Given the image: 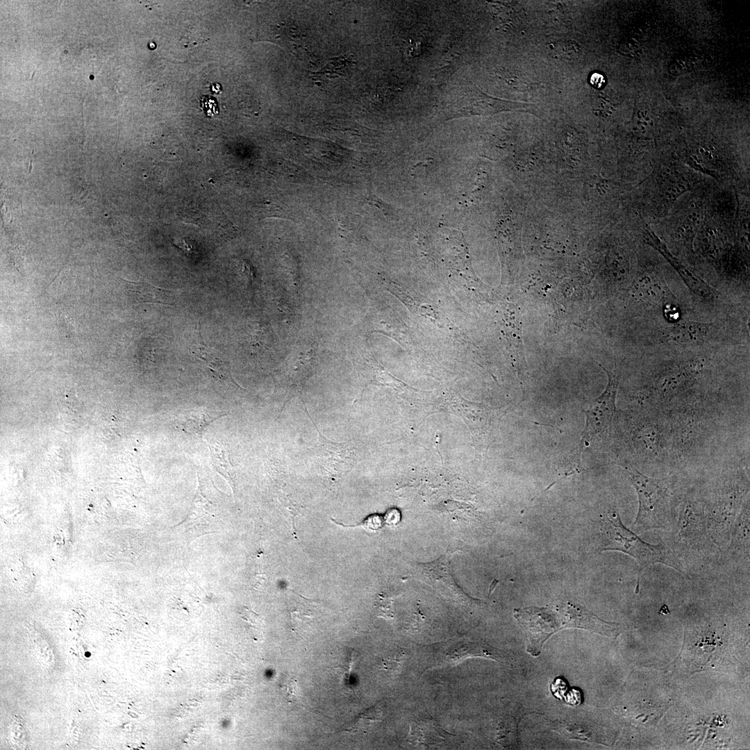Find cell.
<instances>
[{
    "mask_svg": "<svg viewBox=\"0 0 750 750\" xmlns=\"http://www.w3.org/2000/svg\"><path fill=\"white\" fill-rule=\"evenodd\" d=\"M597 540L601 551H622L635 558L639 565V575L657 563L685 574L681 563L669 548L663 544H651L641 540L623 524L619 514L613 509L601 519Z\"/></svg>",
    "mask_w": 750,
    "mask_h": 750,
    "instance_id": "obj_1",
    "label": "cell"
},
{
    "mask_svg": "<svg viewBox=\"0 0 750 750\" xmlns=\"http://www.w3.org/2000/svg\"><path fill=\"white\" fill-rule=\"evenodd\" d=\"M635 488L639 508L632 529L642 532L663 528L673 519L672 494L663 479L649 477L631 465H623Z\"/></svg>",
    "mask_w": 750,
    "mask_h": 750,
    "instance_id": "obj_2",
    "label": "cell"
},
{
    "mask_svg": "<svg viewBox=\"0 0 750 750\" xmlns=\"http://www.w3.org/2000/svg\"><path fill=\"white\" fill-rule=\"evenodd\" d=\"M444 120L474 115H490L501 112L536 109L533 103L518 102L491 97L471 83H463L453 90L442 107Z\"/></svg>",
    "mask_w": 750,
    "mask_h": 750,
    "instance_id": "obj_3",
    "label": "cell"
},
{
    "mask_svg": "<svg viewBox=\"0 0 750 750\" xmlns=\"http://www.w3.org/2000/svg\"><path fill=\"white\" fill-rule=\"evenodd\" d=\"M599 366L606 372L608 381L603 393L596 398L588 410H584L586 416L585 426L583 431L581 448L589 443L598 433L606 431L611 427L616 409V397L620 376L617 372L606 369L601 365Z\"/></svg>",
    "mask_w": 750,
    "mask_h": 750,
    "instance_id": "obj_4",
    "label": "cell"
},
{
    "mask_svg": "<svg viewBox=\"0 0 750 750\" xmlns=\"http://www.w3.org/2000/svg\"><path fill=\"white\" fill-rule=\"evenodd\" d=\"M447 551L438 559L427 563H415L412 577L422 581L441 594L465 602L472 601L456 583L451 567L452 555Z\"/></svg>",
    "mask_w": 750,
    "mask_h": 750,
    "instance_id": "obj_5",
    "label": "cell"
},
{
    "mask_svg": "<svg viewBox=\"0 0 750 750\" xmlns=\"http://www.w3.org/2000/svg\"><path fill=\"white\" fill-rule=\"evenodd\" d=\"M310 419L315 425L310 416ZM315 426L318 433V443L315 447L317 462L327 476L337 478L344 476L351 463L349 443L331 441Z\"/></svg>",
    "mask_w": 750,
    "mask_h": 750,
    "instance_id": "obj_6",
    "label": "cell"
},
{
    "mask_svg": "<svg viewBox=\"0 0 750 750\" xmlns=\"http://www.w3.org/2000/svg\"><path fill=\"white\" fill-rule=\"evenodd\" d=\"M226 415V412L210 411L201 408L181 410L175 415L174 422L176 428L181 431L201 438L207 426Z\"/></svg>",
    "mask_w": 750,
    "mask_h": 750,
    "instance_id": "obj_7",
    "label": "cell"
},
{
    "mask_svg": "<svg viewBox=\"0 0 750 750\" xmlns=\"http://www.w3.org/2000/svg\"><path fill=\"white\" fill-rule=\"evenodd\" d=\"M190 352L194 360L206 368L215 378L227 381L232 377L229 365L224 356L206 345L201 340L191 347Z\"/></svg>",
    "mask_w": 750,
    "mask_h": 750,
    "instance_id": "obj_8",
    "label": "cell"
},
{
    "mask_svg": "<svg viewBox=\"0 0 750 750\" xmlns=\"http://www.w3.org/2000/svg\"><path fill=\"white\" fill-rule=\"evenodd\" d=\"M711 324L682 320L666 328L663 338L681 344H699L706 338Z\"/></svg>",
    "mask_w": 750,
    "mask_h": 750,
    "instance_id": "obj_9",
    "label": "cell"
},
{
    "mask_svg": "<svg viewBox=\"0 0 750 750\" xmlns=\"http://www.w3.org/2000/svg\"><path fill=\"white\" fill-rule=\"evenodd\" d=\"M128 294L133 303H153L173 306L174 293L171 290L152 285L143 281L124 280Z\"/></svg>",
    "mask_w": 750,
    "mask_h": 750,
    "instance_id": "obj_10",
    "label": "cell"
},
{
    "mask_svg": "<svg viewBox=\"0 0 750 750\" xmlns=\"http://www.w3.org/2000/svg\"><path fill=\"white\" fill-rule=\"evenodd\" d=\"M410 727V740L416 744H436L449 741L451 736L433 719H422L414 722Z\"/></svg>",
    "mask_w": 750,
    "mask_h": 750,
    "instance_id": "obj_11",
    "label": "cell"
},
{
    "mask_svg": "<svg viewBox=\"0 0 750 750\" xmlns=\"http://www.w3.org/2000/svg\"><path fill=\"white\" fill-rule=\"evenodd\" d=\"M211 458L214 466L219 472V473L225 474L226 472L232 470V466L230 462L228 452L226 449L224 448L221 444L216 442L210 443L209 445Z\"/></svg>",
    "mask_w": 750,
    "mask_h": 750,
    "instance_id": "obj_12",
    "label": "cell"
},
{
    "mask_svg": "<svg viewBox=\"0 0 750 750\" xmlns=\"http://www.w3.org/2000/svg\"><path fill=\"white\" fill-rule=\"evenodd\" d=\"M331 521L332 522H333L334 524H335L336 525H339V526H342V527L353 528V527L360 526V527L364 528L366 530H369V531H376L378 530L379 528H381L383 526V522H385V519L381 515L372 514V515L368 516L362 522L359 523L358 524L353 525V526L344 525L342 523H340V522L336 521L334 519H331Z\"/></svg>",
    "mask_w": 750,
    "mask_h": 750,
    "instance_id": "obj_13",
    "label": "cell"
},
{
    "mask_svg": "<svg viewBox=\"0 0 750 750\" xmlns=\"http://www.w3.org/2000/svg\"><path fill=\"white\" fill-rule=\"evenodd\" d=\"M200 106L202 110L209 117L217 115L219 109L216 99L208 95L201 96L199 99Z\"/></svg>",
    "mask_w": 750,
    "mask_h": 750,
    "instance_id": "obj_14",
    "label": "cell"
},
{
    "mask_svg": "<svg viewBox=\"0 0 750 750\" xmlns=\"http://www.w3.org/2000/svg\"><path fill=\"white\" fill-rule=\"evenodd\" d=\"M380 598L381 600L379 601V602L381 603V605L379 606V609L383 614L382 616L385 618H392L393 612L392 610V600H390L389 598L381 596H380Z\"/></svg>",
    "mask_w": 750,
    "mask_h": 750,
    "instance_id": "obj_15",
    "label": "cell"
},
{
    "mask_svg": "<svg viewBox=\"0 0 750 750\" xmlns=\"http://www.w3.org/2000/svg\"><path fill=\"white\" fill-rule=\"evenodd\" d=\"M590 83L594 88L599 89L605 84L604 76L601 74L594 72L590 77Z\"/></svg>",
    "mask_w": 750,
    "mask_h": 750,
    "instance_id": "obj_16",
    "label": "cell"
},
{
    "mask_svg": "<svg viewBox=\"0 0 750 750\" xmlns=\"http://www.w3.org/2000/svg\"><path fill=\"white\" fill-rule=\"evenodd\" d=\"M665 315L669 320H676L679 316V311L676 307H672L669 305L668 307L665 309Z\"/></svg>",
    "mask_w": 750,
    "mask_h": 750,
    "instance_id": "obj_17",
    "label": "cell"
},
{
    "mask_svg": "<svg viewBox=\"0 0 750 750\" xmlns=\"http://www.w3.org/2000/svg\"><path fill=\"white\" fill-rule=\"evenodd\" d=\"M210 89H211L212 92H215L216 94H219V92H221L222 86H221L220 84H219L217 83H212L211 85Z\"/></svg>",
    "mask_w": 750,
    "mask_h": 750,
    "instance_id": "obj_18",
    "label": "cell"
}]
</instances>
